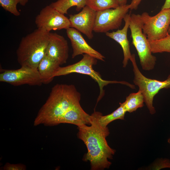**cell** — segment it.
<instances>
[{"label":"cell","instance_id":"cell-1","mask_svg":"<svg viewBox=\"0 0 170 170\" xmlns=\"http://www.w3.org/2000/svg\"><path fill=\"white\" fill-rule=\"evenodd\" d=\"M90 122V126L84 124L78 127V137L84 142L88 150L83 160L89 162L91 170L108 168L111 164L108 159L113 158L116 151L108 145L106 139L110 134L109 129L101 126L92 114Z\"/></svg>","mask_w":170,"mask_h":170},{"label":"cell","instance_id":"cell-2","mask_svg":"<svg viewBox=\"0 0 170 170\" xmlns=\"http://www.w3.org/2000/svg\"><path fill=\"white\" fill-rule=\"evenodd\" d=\"M80 94L74 85H55L39 110L34 125L53 126L59 124L61 118L68 110L80 104Z\"/></svg>","mask_w":170,"mask_h":170},{"label":"cell","instance_id":"cell-3","mask_svg":"<svg viewBox=\"0 0 170 170\" xmlns=\"http://www.w3.org/2000/svg\"><path fill=\"white\" fill-rule=\"evenodd\" d=\"M50 33L37 28L22 38L16 51L17 60L21 66L37 68L45 55Z\"/></svg>","mask_w":170,"mask_h":170},{"label":"cell","instance_id":"cell-4","mask_svg":"<svg viewBox=\"0 0 170 170\" xmlns=\"http://www.w3.org/2000/svg\"><path fill=\"white\" fill-rule=\"evenodd\" d=\"M97 60L87 54H83V57L79 61L65 67H60L54 72V77L76 73L88 75L98 83L100 89L99 95L97 103L99 101L104 95V86L109 84L120 83L128 86L132 89L135 88V86L124 81H109L104 80L100 74L93 69V65L96 64Z\"/></svg>","mask_w":170,"mask_h":170},{"label":"cell","instance_id":"cell-5","mask_svg":"<svg viewBox=\"0 0 170 170\" xmlns=\"http://www.w3.org/2000/svg\"><path fill=\"white\" fill-rule=\"evenodd\" d=\"M141 15L131 14L129 28L132 44L136 49L143 70L149 71L154 68L156 57L152 53L149 41L143 32Z\"/></svg>","mask_w":170,"mask_h":170},{"label":"cell","instance_id":"cell-6","mask_svg":"<svg viewBox=\"0 0 170 170\" xmlns=\"http://www.w3.org/2000/svg\"><path fill=\"white\" fill-rule=\"evenodd\" d=\"M130 60L132 63L134 76L133 82L138 86L139 90L141 91L144 103L150 113L154 114L156 111L153 105L154 97L161 89L170 88V74L167 79L163 81L148 78L139 71L136 62L134 54H132Z\"/></svg>","mask_w":170,"mask_h":170},{"label":"cell","instance_id":"cell-7","mask_svg":"<svg viewBox=\"0 0 170 170\" xmlns=\"http://www.w3.org/2000/svg\"><path fill=\"white\" fill-rule=\"evenodd\" d=\"M143 32L148 41L157 40L169 34L170 25V8L162 9L157 14L150 15L144 12L141 15Z\"/></svg>","mask_w":170,"mask_h":170},{"label":"cell","instance_id":"cell-8","mask_svg":"<svg viewBox=\"0 0 170 170\" xmlns=\"http://www.w3.org/2000/svg\"><path fill=\"white\" fill-rule=\"evenodd\" d=\"M0 81L15 86L24 84L41 86L43 83L37 68L22 66L15 70L2 69Z\"/></svg>","mask_w":170,"mask_h":170},{"label":"cell","instance_id":"cell-9","mask_svg":"<svg viewBox=\"0 0 170 170\" xmlns=\"http://www.w3.org/2000/svg\"><path fill=\"white\" fill-rule=\"evenodd\" d=\"M129 9V4H127L115 8L96 12L94 31L106 33L110 30L118 29Z\"/></svg>","mask_w":170,"mask_h":170},{"label":"cell","instance_id":"cell-10","mask_svg":"<svg viewBox=\"0 0 170 170\" xmlns=\"http://www.w3.org/2000/svg\"><path fill=\"white\" fill-rule=\"evenodd\" d=\"M35 23L37 28L49 32L52 30H66L71 27L69 18L50 5L41 9L36 17Z\"/></svg>","mask_w":170,"mask_h":170},{"label":"cell","instance_id":"cell-11","mask_svg":"<svg viewBox=\"0 0 170 170\" xmlns=\"http://www.w3.org/2000/svg\"><path fill=\"white\" fill-rule=\"evenodd\" d=\"M96 14V11L85 6L78 13L69 15L71 27L85 35L89 39H92Z\"/></svg>","mask_w":170,"mask_h":170},{"label":"cell","instance_id":"cell-12","mask_svg":"<svg viewBox=\"0 0 170 170\" xmlns=\"http://www.w3.org/2000/svg\"><path fill=\"white\" fill-rule=\"evenodd\" d=\"M68 53V43L65 39L56 33L50 32L45 55L61 65L66 62Z\"/></svg>","mask_w":170,"mask_h":170},{"label":"cell","instance_id":"cell-13","mask_svg":"<svg viewBox=\"0 0 170 170\" xmlns=\"http://www.w3.org/2000/svg\"><path fill=\"white\" fill-rule=\"evenodd\" d=\"M66 33L73 49L72 58L79 55L87 54L97 60L105 61V57L87 43L81 32L70 27L66 30Z\"/></svg>","mask_w":170,"mask_h":170},{"label":"cell","instance_id":"cell-14","mask_svg":"<svg viewBox=\"0 0 170 170\" xmlns=\"http://www.w3.org/2000/svg\"><path fill=\"white\" fill-rule=\"evenodd\" d=\"M131 14H127L123 20L125 25L121 30L112 32H108L106 35L118 42L121 46L123 52L124 58L122 61L123 67H126L129 60L132 58V54L130 51L129 41L127 38V32L129 28V20Z\"/></svg>","mask_w":170,"mask_h":170},{"label":"cell","instance_id":"cell-15","mask_svg":"<svg viewBox=\"0 0 170 170\" xmlns=\"http://www.w3.org/2000/svg\"><path fill=\"white\" fill-rule=\"evenodd\" d=\"M90 115L86 112L80 104L68 110L60 119L59 123H69L77 127L86 124L90 125Z\"/></svg>","mask_w":170,"mask_h":170},{"label":"cell","instance_id":"cell-16","mask_svg":"<svg viewBox=\"0 0 170 170\" xmlns=\"http://www.w3.org/2000/svg\"><path fill=\"white\" fill-rule=\"evenodd\" d=\"M60 66L57 62L45 55L37 67L43 84H48L53 80L54 74Z\"/></svg>","mask_w":170,"mask_h":170},{"label":"cell","instance_id":"cell-17","mask_svg":"<svg viewBox=\"0 0 170 170\" xmlns=\"http://www.w3.org/2000/svg\"><path fill=\"white\" fill-rule=\"evenodd\" d=\"M120 106L112 113L105 116H103L100 112L94 111L92 114L97 122L102 127L106 128L108 125L112 122L117 120H124L126 112L121 103Z\"/></svg>","mask_w":170,"mask_h":170},{"label":"cell","instance_id":"cell-18","mask_svg":"<svg viewBox=\"0 0 170 170\" xmlns=\"http://www.w3.org/2000/svg\"><path fill=\"white\" fill-rule=\"evenodd\" d=\"M87 0H57L50 5L64 14L68 13L71 7L76 6V9L79 11L86 5Z\"/></svg>","mask_w":170,"mask_h":170},{"label":"cell","instance_id":"cell-19","mask_svg":"<svg viewBox=\"0 0 170 170\" xmlns=\"http://www.w3.org/2000/svg\"><path fill=\"white\" fill-rule=\"evenodd\" d=\"M144 99L141 91L132 93L126 97L125 102L121 103L126 112L132 113L144 106Z\"/></svg>","mask_w":170,"mask_h":170},{"label":"cell","instance_id":"cell-20","mask_svg":"<svg viewBox=\"0 0 170 170\" xmlns=\"http://www.w3.org/2000/svg\"><path fill=\"white\" fill-rule=\"evenodd\" d=\"M86 5L96 12L115 8L120 6L117 0H87Z\"/></svg>","mask_w":170,"mask_h":170},{"label":"cell","instance_id":"cell-21","mask_svg":"<svg viewBox=\"0 0 170 170\" xmlns=\"http://www.w3.org/2000/svg\"><path fill=\"white\" fill-rule=\"evenodd\" d=\"M149 42L152 53H170V34L162 39Z\"/></svg>","mask_w":170,"mask_h":170},{"label":"cell","instance_id":"cell-22","mask_svg":"<svg viewBox=\"0 0 170 170\" xmlns=\"http://www.w3.org/2000/svg\"><path fill=\"white\" fill-rule=\"evenodd\" d=\"M20 0H0L1 6L6 11L10 12L15 16H18L20 13L17 9L18 3Z\"/></svg>","mask_w":170,"mask_h":170},{"label":"cell","instance_id":"cell-23","mask_svg":"<svg viewBox=\"0 0 170 170\" xmlns=\"http://www.w3.org/2000/svg\"><path fill=\"white\" fill-rule=\"evenodd\" d=\"M170 168V161L167 158H160L153 164L150 168L152 170H160L164 168Z\"/></svg>","mask_w":170,"mask_h":170},{"label":"cell","instance_id":"cell-24","mask_svg":"<svg viewBox=\"0 0 170 170\" xmlns=\"http://www.w3.org/2000/svg\"><path fill=\"white\" fill-rule=\"evenodd\" d=\"M4 170H25L26 167L22 164H13L9 163H6L3 167Z\"/></svg>","mask_w":170,"mask_h":170},{"label":"cell","instance_id":"cell-25","mask_svg":"<svg viewBox=\"0 0 170 170\" xmlns=\"http://www.w3.org/2000/svg\"><path fill=\"white\" fill-rule=\"evenodd\" d=\"M142 0H132L130 5V9L131 10L137 9Z\"/></svg>","mask_w":170,"mask_h":170},{"label":"cell","instance_id":"cell-26","mask_svg":"<svg viewBox=\"0 0 170 170\" xmlns=\"http://www.w3.org/2000/svg\"><path fill=\"white\" fill-rule=\"evenodd\" d=\"M170 8V0H165L162 9Z\"/></svg>","mask_w":170,"mask_h":170},{"label":"cell","instance_id":"cell-27","mask_svg":"<svg viewBox=\"0 0 170 170\" xmlns=\"http://www.w3.org/2000/svg\"><path fill=\"white\" fill-rule=\"evenodd\" d=\"M120 6H123L127 4L128 0H117Z\"/></svg>","mask_w":170,"mask_h":170},{"label":"cell","instance_id":"cell-28","mask_svg":"<svg viewBox=\"0 0 170 170\" xmlns=\"http://www.w3.org/2000/svg\"><path fill=\"white\" fill-rule=\"evenodd\" d=\"M28 1L29 0H20V4L22 6H25Z\"/></svg>","mask_w":170,"mask_h":170},{"label":"cell","instance_id":"cell-29","mask_svg":"<svg viewBox=\"0 0 170 170\" xmlns=\"http://www.w3.org/2000/svg\"><path fill=\"white\" fill-rule=\"evenodd\" d=\"M167 142L170 144V138H169L167 140Z\"/></svg>","mask_w":170,"mask_h":170},{"label":"cell","instance_id":"cell-30","mask_svg":"<svg viewBox=\"0 0 170 170\" xmlns=\"http://www.w3.org/2000/svg\"><path fill=\"white\" fill-rule=\"evenodd\" d=\"M168 33L169 34H170V25L168 30Z\"/></svg>","mask_w":170,"mask_h":170}]
</instances>
